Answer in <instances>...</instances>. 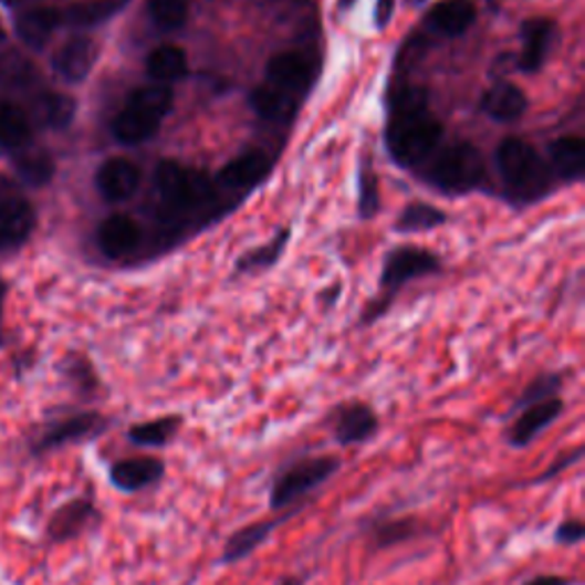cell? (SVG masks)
<instances>
[{"label": "cell", "instance_id": "1", "mask_svg": "<svg viewBox=\"0 0 585 585\" xmlns=\"http://www.w3.org/2000/svg\"><path fill=\"white\" fill-rule=\"evenodd\" d=\"M443 128L428 108V94L419 87H405L391 101L387 145L396 163L415 167L424 163L441 143Z\"/></svg>", "mask_w": 585, "mask_h": 585}, {"label": "cell", "instance_id": "2", "mask_svg": "<svg viewBox=\"0 0 585 585\" xmlns=\"http://www.w3.org/2000/svg\"><path fill=\"white\" fill-rule=\"evenodd\" d=\"M343 469V458L334 453H297L282 462L268 483L270 514L309 505L330 480Z\"/></svg>", "mask_w": 585, "mask_h": 585}, {"label": "cell", "instance_id": "3", "mask_svg": "<svg viewBox=\"0 0 585 585\" xmlns=\"http://www.w3.org/2000/svg\"><path fill=\"white\" fill-rule=\"evenodd\" d=\"M497 167L505 190L518 201H535L552 186V171L546 163L520 137H508L499 145Z\"/></svg>", "mask_w": 585, "mask_h": 585}, {"label": "cell", "instance_id": "4", "mask_svg": "<svg viewBox=\"0 0 585 585\" xmlns=\"http://www.w3.org/2000/svg\"><path fill=\"white\" fill-rule=\"evenodd\" d=\"M485 177V163L469 143L446 147L428 167L426 179L449 195H464L480 186Z\"/></svg>", "mask_w": 585, "mask_h": 585}, {"label": "cell", "instance_id": "5", "mask_svg": "<svg viewBox=\"0 0 585 585\" xmlns=\"http://www.w3.org/2000/svg\"><path fill=\"white\" fill-rule=\"evenodd\" d=\"M154 186L163 203L169 209L186 211L195 206H203L213 199V186L199 171H190L175 160H163L156 167Z\"/></svg>", "mask_w": 585, "mask_h": 585}, {"label": "cell", "instance_id": "6", "mask_svg": "<svg viewBox=\"0 0 585 585\" xmlns=\"http://www.w3.org/2000/svg\"><path fill=\"white\" fill-rule=\"evenodd\" d=\"M563 396L546 398L522 409H514L505 417L503 441L512 451H524L533 446L549 428H552L565 415Z\"/></svg>", "mask_w": 585, "mask_h": 585}, {"label": "cell", "instance_id": "7", "mask_svg": "<svg viewBox=\"0 0 585 585\" xmlns=\"http://www.w3.org/2000/svg\"><path fill=\"white\" fill-rule=\"evenodd\" d=\"M327 426L334 443L343 446V449L368 443L383 430L380 415L366 400L338 403L327 415Z\"/></svg>", "mask_w": 585, "mask_h": 585}, {"label": "cell", "instance_id": "8", "mask_svg": "<svg viewBox=\"0 0 585 585\" xmlns=\"http://www.w3.org/2000/svg\"><path fill=\"white\" fill-rule=\"evenodd\" d=\"M362 535L370 554L387 552V549L435 537L437 531L417 514H375L364 526Z\"/></svg>", "mask_w": 585, "mask_h": 585}, {"label": "cell", "instance_id": "9", "mask_svg": "<svg viewBox=\"0 0 585 585\" xmlns=\"http://www.w3.org/2000/svg\"><path fill=\"white\" fill-rule=\"evenodd\" d=\"M108 428L111 419L101 415V411H76V415L58 419L46 430H42V435L34 439V453H51L64 449V446L92 441L103 432H108Z\"/></svg>", "mask_w": 585, "mask_h": 585}, {"label": "cell", "instance_id": "10", "mask_svg": "<svg viewBox=\"0 0 585 585\" xmlns=\"http://www.w3.org/2000/svg\"><path fill=\"white\" fill-rule=\"evenodd\" d=\"M309 505H297V508H289L284 512L278 514H270L268 520H257L252 524H246L236 529L222 544V552L218 558V565L229 567L236 563H243L246 558H250L254 552H259V546H263L278 529H282L286 522H291L297 514H302Z\"/></svg>", "mask_w": 585, "mask_h": 585}, {"label": "cell", "instance_id": "11", "mask_svg": "<svg viewBox=\"0 0 585 585\" xmlns=\"http://www.w3.org/2000/svg\"><path fill=\"white\" fill-rule=\"evenodd\" d=\"M167 473V464L156 456H130L111 464L108 480L122 494H140L160 485Z\"/></svg>", "mask_w": 585, "mask_h": 585}, {"label": "cell", "instance_id": "12", "mask_svg": "<svg viewBox=\"0 0 585 585\" xmlns=\"http://www.w3.org/2000/svg\"><path fill=\"white\" fill-rule=\"evenodd\" d=\"M101 520H103V514L96 508V503L87 497H79V499L66 501L51 514L46 535L55 544L72 542L81 537L85 531L98 526Z\"/></svg>", "mask_w": 585, "mask_h": 585}, {"label": "cell", "instance_id": "13", "mask_svg": "<svg viewBox=\"0 0 585 585\" xmlns=\"http://www.w3.org/2000/svg\"><path fill=\"white\" fill-rule=\"evenodd\" d=\"M439 270V259L426 250L419 248H398L387 254L385 268H383V291H396L409 280L426 278V274H432Z\"/></svg>", "mask_w": 585, "mask_h": 585}, {"label": "cell", "instance_id": "14", "mask_svg": "<svg viewBox=\"0 0 585 585\" xmlns=\"http://www.w3.org/2000/svg\"><path fill=\"white\" fill-rule=\"evenodd\" d=\"M268 85L284 94H302L312 87V64L300 53H280L265 66Z\"/></svg>", "mask_w": 585, "mask_h": 585}, {"label": "cell", "instance_id": "15", "mask_svg": "<svg viewBox=\"0 0 585 585\" xmlns=\"http://www.w3.org/2000/svg\"><path fill=\"white\" fill-rule=\"evenodd\" d=\"M143 175L137 165L126 158H111L96 171V188L106 201H124L140 188Z\"/></svg>", "mask_w": 585, "mask_h": 585}, {"label": "cell", "instance_id": "16", "mask_svg": "<svg viewBox=\"0 0 585 585\" xmlns=\"http://www.w3.org/2000/svg\"><path fill=\"white\" fill-rule=\"evenodd\" d=\"M98 46L90 38H72L64 42L53 55L55 74L69 83H81L90 76L96 64Z\"/></svg>", "mask_w": 585, "mask_h": 585}, {"label": "cell", "instance_id": "17", "mask_svg": "<svg viewBox=\"0 0 585 585\" xmlns=\"http://www.w3.org/2000/svg\"><path fill=\"white\" fill-rule=\"evenodd\" d=\"M143 231L128 216H111L98 227V248L111 259H124L137 250Z\"/></svg>", "mask_w": 585, "mask_h": 585}, {"label": "cell", "instance_id": "18", "mask_svg": "<svg viewBox=\"0 0 585 585\" xmlns=\"http://www.w3.org/2000/svg\"><path fill=\"white\" fill-rule=\"evenodd\" d=\"M556 25L552 19H531L522 25V53H520V69L522 72H537L542 69L549 51L554 44Z\"/></svg>", "mask_w": 585, "mask_h": 585}, {"label": "cell", "instance_id": "19", "mask_svg": "<svg viewBox=\"0 0 585 585\" xmlns=\"http://www.w3.org/2000/svg\"><path fill=\"white\" fill-rule=\"evenodd\" d=\"M272 160L263 152H248L229 160L218 175L220 186L229 190H248L261 184L270 175Z\"/></svg>", "mask_w": 585, "mask_h": 585}, {"label": "cell", "instance_id": "20", "mask_svg": "<svg viewBox=\"0 0 585 585\" xmlns=\"http://www.w3.org/2000/svg\"><path fill=\"white\" fill-rule=\"evenodd\" d=\"M476 21V6L471 0H441L428 17L426 25L441 38H460Z\"/></svg>", "mask_w": 585, "mask_h": 585}, {"label": "cell", "instance_id": "21", "mask_svg": "<svg viewBox=\"0 0 585 585\" xmlns=\"http://www.w3.org/2000/svg\"><path fill=\"white\" fill-rule=\"evenodd\" d=\"M186 419L181 415H165L152 421L135 424L126 430V441L137 449H165L177 441Z\"/></svg>", "mask_w": 585, "mask_h": 585}, {"label": "cell", "instance_id": "22", "mask_svg": "<svg viewBox=\"0 0 585 585\" xmlns=\"http://www.w3.org/2000/svg\"><path fill=\"white\" fill-rule=\"evenodd\" d=\"M34 229V211L25 199L0 201V248L25 243Z\"/></svg>", "mask_w": 585, "mask_h": 585}, {"label": "cell", "instance_id": "23", "mask_svg": "<svg viewBox=\"0 0 585 585\" xmlns=\"http://www.w3.org/2000/svg\"><path fill=\"white\" fill-rule=\"evenodd\" d=\"M529 108L526 94L512 83H497L483 96V113L501 124L518 122Z\"/></svg>", "mask_w": 585, "mask_h": 585}, {"label": "cell", "instance_id": "24", "mask_svg": "<svg viewBox=\"0 0 585 585\" xmlns=\"http://www.w3.org/2000/svg\"><path fill=\"white\" fill-rule=\"evenodd\" d=\"M62 19H60V10L55 8H34L23 12L17 19V34L21 38V42L30 49H44L53 32L60 28Z\"/></svg>", "mask_w": 585, "mask_h": 585}, {"label": "cell", "instance_id": "25", "mask_svg": "<svg viewBox=\"0 0 585 585\" xmlns=\"http://www.w3.org/2000/svg\"><path fill=\"white\" fill-rule=\"evenodd\" d=\"M160 119L137 111V108H130L126 106L115 119H113V135L115 140L122 143V145H143L147 140H152V137L158 133L160 128Z\"/></svg>", "mask_w": 585, "mask_h": 585}, {"label": "cell", "instance_id": "26", "mask_svg": "<svg viewBox=\"0 0 585 585\" xmlns=\"http://www.w3.org/2000/svg\"><path fill=\"white\" fill-rule=\"evenodd\" d=\"M126 6L128 0H81V3L69 6L64 12H60V19L72 28H92L111 21Z\"/></svg>", "mask_w": 585, "mask_h": 585}, {"label": "cell", "instance_id": "27", "mask_svg": "<svg viewBox=\"0 0 585 585\" xmlns=\"http://www.w3.org/2000/svg\"><path fill=\"white\" fill-rule=\"evenodd\" d=\"M549 160H552L558 177L565 181H578L585 169V143L578 135H563L549 147Z\"/></svg>", "mask_w": 585, "mask_h": 585}, {"label": "cell", "instance_id": "28", "mask_svg": "<svg viewBox=\"0 0 585 585\" xmlns=\"http://www.w3.org/2000/svg\"><path fill=\"white\" fill-rule=\"evenodd\" d=\"M147 74L158 85L181 81L188 74V55L175 44L158 46L147 58Z\"/></svg>", "mask_w": 585, "mask_h": 585}, {"label": "cell", "instance_id": "29", "mask_svg": "<svg viewBox=\"0 0 585 585\" xmlns=\"http://www.w3.org/2000/svg\"><path fill=\"white\" fill-rule=\"evenodd\" d=\"M30 143V119L12 101L0 98V147L23 149Z\"/></svg>", "mask_w": 585, "mask_h": 585}, {"label": "cell", "instance_id": "30", "mask_svg": "<svg viewBox=\"0 0 585 585\" xmlns=\"http://www.w3.org/2000/svg\"><path fill=\"white\" fill-rule=\"evenodd\" d=\"M126 106L143 111V113L163 122L169 115L171 106H175V94H171V90L167 85H149V87L135 90L128 96Z\"/></svg>", "mask_w": 585, "mask_h": 585}, {"label": "cell", "instance_id": "31", "mask_svg": "<svg viewBox=\"0 0 585 585\" xmlns=\"http://www.w3.org/2000/svg\"><path fill=\"white\" fill-rule=\"evenodd\" d=\"M74 115H76V101L72 96L49 92L38 98V117L49 128H58V130L66 128L74 122Z\"/></svg>", "mask_w": 585, "mask_h": 585}, {"label": "cell", "instance_id": "32", "mask_svg": "<svg viewBox=\"0 0 585 585\" xmlns=\"http://www.w3.org/2000/svg\"><path fill=\"white\" fill-rule=\"evenodd\" d=\"M250 106L252 111L263 117V119H284V117H291L293 113V103L289 98V94L274 90L270 85H261V87H254L252 94H250Z\"/></svg>", "mask_w": 585, "mask_h": 585}, {"label": "cell", "instance_id": "33", "mask_svg": "<svg viewBox=\"0 0 585 585\" xmlns=\"http://www.w3.org/2000/svg\"><path fill=\"white\" fill-rule=\"evenodd\" d=\"M563 387H565L563 373H540L537 377H533V380L524 387V391L520 394V398L512 403L510 411L522 409L526 405H533V403H540V400H546V398L561 396L563 394Z\"/></svg>", "mask_w": 585, "mask_h": 585}, {"label": "cell", "instance_id": "34", "mask_svg": "<svg viewBox=\"0 0 585 585\" xmlns=\"http://www.w3.org/2000/svg\"><path fill=\"white\" fill-rule=\"evenodd\" d=\"M147 14L158 30L175 32L188 21V0H149Z\"/></svg>", "mask_w": 585, "mask_h": 585}, {"label": "cell", "instance_id": "35", "mask_svg": "<svg viewBox=\"0 0 585 585\" xmlns=\"http://www.w3.org/2000/svg\"><path fill=\"white\" fill-rule=\"evenodd\" d=\"M446 222V216L430 203H409L396 222V231H428Z\"/></svg>", "mask_w": 585, "mask_h": 585}, {"label": "cell", "instance_id": "36", "mask_svg": "<svg viewBox=\"0 0 585 585\" xmlns=\"http://www.w3.org/2000/svg\"><path fill=\"white\" fill-rule=\"evenodd\" d=\"M19 175L23 181L32 186H44L53 177V158L46 152H28L17 163Z\"/></svg>", "mask_w": 585, "mask_h": 585}, {"label": "cell", "instance_id": "37", "mask_svg": "<svg viewBox=\"0 0 585 585\" xmlns=\"http://www.w3.org/2000/svg\"><path fill=\"white\" fill-rule=\"evenodd\" d=\"M286 240H289V231L280 233L278 238L272 240L270 246L259 248V250L250 252L248 257L240 259V261H238V270H240V272H254V270H261V268H270V265H274V261H278L280 254L284 252Z\"/></svg>", "mask_w": 585, "mask_h": 585}, {"label": "cell", "instance_id": "38", "mask_svg": "<svg viewBox=\"0 0 585 585\" xmlns=\"http://www.w3.org/2000/svg\"><path fill=\"white\" fill-rule=\"evenodd\" d=\"M581 458H583V446L578 443V446H574L572 451L558 456V458H556L552 464H549L542 473H537V478H529V480H524V483H520L518 488H535V485H544V483H549V480L558 478L563 471H567V469H572L574 464H578Z\"/></svg>", "mask_w": 585, "mask_h": 585}, {"label": "cell", "instance_id": "39", "mask_svg": "<svg viewBox=\"0 0 585 585\" xmlns=\"http://www.w3.org/2000/svg\"><path fill=\"white\" fill-rule=\"evenodd\" d=\"M380 209V192H377V179L373 171H362L359 181V211L364 218L375 216V211Z\"/></svg>", "mask_w": 585, "mask_h": 585}, {"label": "cell", "instance_id": "40", "mask_svg": "<svg viewBox=\"0 0 585 585\" xmlns=\"http://www.w3.org/2000/svg\"><path fill=\"white\" fill-rule=\"evenodd\" d=\"M585 540V524L581 518H565L556 529H554V542L558 546L572 549L583 544Z\"/></svg>", "mask_w": 585, "mask_h": 585}, {"label": "cell", "instance_id": "41", "mask_svg": "<svg viewBox=\"0 0 585 585\" xmlns=\"http://www.w3.org/2000/svg\"><path fill=\"white\" fill-rule=\"evenodd\" d=\"M522 585H578V581L565 574H537Z\"/></svg>", "mask_w": 585, "mask_h": 585}, {"label": "cell", "instance_id": "42", "mask_svg": "<svg viewBox=\"0 0 585 585\" xmlns=\"http://www.w3.org/2000/svg\"><path fill=\"white\" fill-rule=\"evenodd\" d=\"M394 8H396V0H377L375 3V23L385 28L394 14Z\"/></svg>", "mask_w": 585, "mask_h": 585}, {"label": "cell", "instance_id": "43", "mask_svg": "<svg viewBox=\"0 0 585 585\" xmlns=\"http://www.w3.org/2000/svg\"><path fill=\"white\" fill-rule=\"evenodd\" d=\"M278 585H306V576H300V574H289L284 578L278 581Z\"/></svg>", "mask_w": 585, "mask_h": 585}, {"label": "cell", "instance_id": "44", "mask_svg": "<svg viewBox=\"0 0 585 585\" xmlns=\"http://www.w3.org/2000/svg\"><path fill=\"white\" fill-rule=\"evenodd\" d=\"M3 297H6V289L0 286V312H3Z\"/></svg>", "mask_w": 585, "mask_h": 585}, {"label": "cell", "instance_id": "45", "mask_svg": "<svg viewBox=\"0 0 585 585\" xmlns=\"http://www.w3.org/2000/svg\"><path fill=\"white\" fill-rule=\"evenodd\" d=\"M346 3H353V0H343V6H346Z\"/></svg>", "mask_w": 585, "mask_h": 585}, {"label": "cell", "instance_id": "46", "mask_svg": "<svg viewBox=\"0 0 585 585\" xmlns=\"http://www.w3.org/2000/svg\"><path fill=\"white\" fill-rule=\"evenodd\" d=\"M411 3H421V0H411Z\"/></svg>", "mask_w": 585, "mask_h": 585}]
</instances>
